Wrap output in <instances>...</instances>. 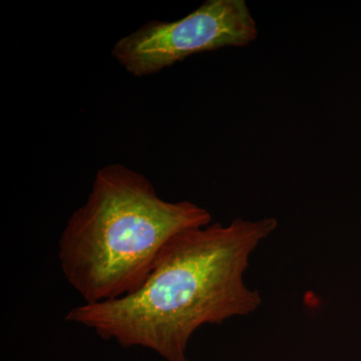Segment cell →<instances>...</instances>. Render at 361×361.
<instances>
[{
  "label": "cell",
  "mask_w": 361,
  "mask_h": 361,
  "mask_svg": "<svg viewBox=\"0 0 361 361\" xmlns=\"http://www.w3.org/2000/svg\"><path fill=\"white\" fill-rule=\"evenodd\" d=\"M257 37L245 0H207L180 20L149 21L118 39L111 56L130 75L142 78L194 54L247 47Z\"/></svg>",
  "instance_id": "3"
},
{
  "label": "cell",
  "mask_w": 361,
  "mask_h": 361,
  "mask_svg": "<svg viewBox=\"0 0 361 361\" xmlns=\"http://www.w3.org/2000/svg\"><path fill=\"white\" fill-rule=\"evenodd\" d=\"M277 227L274 217L239 218L178 233L137 290L82 304L66 320L123 348L142 346L168 361H188L185 353L197 329L250 315L262 305L260 292L247 286L244 275L252 253Z\"/></svg>",
  "instance_id": "1"
},
{
  "label": "cell",
  "mask_w": 361,
  "mask_h": 361,
  "mask_svg": "<svg viewBox=\"0 0 361 361\" xmlns=\"http://www.w3.org/2000/svg\"><path fill=\"white\" fill-rule=\"evenodd\" d=\"M211 221L203 207L165 201L141 173L110 164L97 171L87 201L66 223L59 265L84 304L114 300L144 283L169 240Z\"/></svg>",
  "instance_id": "2"
}]
</instances>
